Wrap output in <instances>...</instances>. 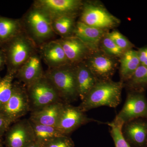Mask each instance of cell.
I'll return each instance as SVG.
<instances>
[{"mask_svg":"<svg viewBox=\"0 0 147 147\" xmlns=\"http://www.w3.org/2000/svg\"><path fill=\"white\" fill-rule=\"evenodd\" d=\"M123 83L112 80L98 82L79 107L84 113L101 106L115 108L120 103Z\"/></svg>","mask_w":147,"mask_h":147,"instance_id":"obj_1","label":"cell"},{"mask_svg":"<svg viewBox=\"0 0 147 147\" xmlns=\"http://www.w3.org/2000/svg\"><path fill=\"white\" fill-rule=\"evenodd\" d=\"M38 48L24 31L3 45L0 49L5 55L7 73L15 76L19 68L38 51Z\"/></svg>","mask_w":147,"mask_h":147,"instance_id":"obj_2","label":"cell"},{"mask_svg":"<svg viewBox=\"0 0 147 147\" xmlns=\"http://www.w3.org/2000/svg\"><path fill=\"white\" fill-rule=\"evenodd\" d=\"M24 32L38 47L53 40L55 33L50 16L40 9L32 5L21 18Z\"/></svg>","mask_w":147,"mask_h":147,"instance_id":"obj_3","label":"cell"},{"mask_svg":"<svg viewBox=\"0 0 147 147\" xmlns=\"http://www.w3.org/2000/svg\"><path fill=\"white\" fill-rule=\"evenodd\" d=\"M45 76L55 87L63 103L69 104L79 98L75 65L68 64L48 68L45 72Z\"/></svg>","mask_w":147,"mask_h":147,"instance_id":"obj_4","label":"cell"},{"mask_svg":"<svg viewBox=\"0 0 147 147\" xmlns=\"http://www.w3.org/2000/svg\"><path fill=\"white\" fill-rule=\"evenodd\" d=\"M79 15V21L106 31L117 26L120 23L119 19L103 6L93 2L83 1Z\"/></svg>","mask_w":147,"mask_h":147,"instance_id":"obj_5","label":"cell"},{"mask_svg":"<svg viewBox=\"0 0 147 147\" xmlns=\"http://www.w3.org/2000/svg\"><path fill=\"white\" fill-rule=\"evenodd\" d=\"M26 88L31 112L55 102H62L55 87L45 74Z\"/></svg>","mask_w":147,"mask_h":147,"instance_id":"obj_6","label":"cell"},{"mask_svg":"<svg viewBox=\"0 0 147 147\" xmlns=\"http://www.w3.org/2000/svg\"><path fill=\"white\" fill-rule=\"evenodd\" d=\"M30 111V102L26 88L20 82H13L11 96L8 102L0 110V115L12 123L26 115Z\"/></svg>","mask_w":147,"mask_h":147,"instance_id":"obj_7","label":"cell"},{"mask_svg":"<svg viewBox=\"0 0 147 147\" xmlns=\"http://www.w3.org/2000/svg\"><path fill=\"white\" fill-rule=\"evenodd\" d=\"M139 118L147 119V99L145 92L128 91L123 107L114 120L123 125Z\"/></svg>","mask_w":147,"mask_h":147,"instance_id":"obj_8","label":"cell"},{"mask_svg":"<svg viewBox=\"0 0 147 147\" xmlns=\"http://www.w3.org/2000/svg\"><path fill=\"white\" fill-rule=\"evenodd\" d=\"M92 122L103 123L89 117L79 106L76 107L69 103H64L56 127L63 135L68 136L80 127Z\"/></svg>","mask_w":147,"mask_h":147,"instance_id":"obj_9","label":"cell"},{"mask_svg":"<svg viewBox=\"0 0 147 147\" xmlns=\"http://www.w3.org/2000/svg\"><path fill=\"white\" fill-rule=\"evenodd\" d=\"M84 62L98 82L111 80L118 65L115 58L99 50L93 52Z\"/></svg>","mask_w":147,"mask_h":147,"instance_id":"obj_10","label":"cell"},{"mask_svg":"<svg viewBox=\"0 0 147 147\" xmlns=\"http://www.w3.org/2000/svg\"><path fill=\"white\" fill-rule=\"evenodd\" d=\"M83 3L81 0H36L32 5L43 11L52 20L61 16L76 17L80 13Z\"/></svg>","mask_w":147,"mask_h":147,"instance_id":"obj_11","label":"cell"},{"mask_svg":"<svg viewBox=\"0 0 147 147\" xmlns=\"http://www.w3.org/2000/svg\"><path fill=\"white\" fill-rule=\"evenodd\" d=\"M5 147H27L35 142L34 133L29 120H18L5 134Z\"/></svg>","mask_w":147,"mask_h":147,"instance_id":"obj_12","label":"cell"},{"mask_svg":"<svg viewBox=\"0 0 147 147\" xmlns=\"http://www.w3.org/2000/svg\"><path fill=\"white\" fill-rule=\"evenodd\" d=\"M64 51L69 64L76 65L83 62L94 51L76 36L56 39Z\"/></svg>","mask_w":147,"mask_h":147,"instance_id":"obj_13","label":"cell"},{"mask_svg":"<svg viewBox=\"0 0 147 147\" xmlns=\"http://www.w3.org/2000/svg\"><path fill=\"white\" fill-rule=\"evenodd\" d=\"M124 137L130 147H147V119H135L124 124Z\"/></svg>","mask_w":147,"mask_h":147,"instance_id":"obj_14","label":"cell"},{"mask_svg":"<svg viewBox=\"0 0 147 147\" xmlns=\"http://www.w3.org/2000/svg\"><path fill=\"white\" fill-rule=\"evenodd\" d=\"M41 59L37 52L34 53L18 69L15 78L27 87L44 76Z\"/></svg>","mask_w":147,"mask_h":147,"instance_id":"obj_15","label":"cell"},{"mask_svg":"<svg viewBox=\"0 0 147 147\" xmlns=\"http://www.w3.org/2000/svg\"><path fill=\"white\" fill-rule=\"evenodd\" d=\"M41 59L49 68H56L69 64L64 51L56 40L43 43L38 48Z\"/></svg>","mask_w":147,"mask_h":147,"instance_id":"obj_16","label":"cell"},{"mask_svg":"<svg viewBox=\"0 0 147 147\" xmlns=\"http://www.w3.org/2000/svg\"><path fill=\"white\" fill-rule=\"evenodd\" d=\"M64 103L55 102L32 111L29 120L33 123L56 127Z\"/></svg>","mask_w":147,"mask_h":147,"instance_id":"obj_17","label":"cell"},{"mask_svg":"<svg viewBox=\"0 0 147 147\" xmlns=\"http://www.w3.org/2000/svg\"><path fill=\"white\" fill-rule=\"evenodd\" d=\"M108 32L88 26L80 22H76L74 36L86 44L93 51H97L100 41Z\"/></svg>","mask_w":147,"mask_h":147,"instance_id":"obj_18","label":"cell"},{"mask_svg":"<svg viewBox=\"0 0 147 147\" xmlns=\"http://www.w3.org/2000/svg\"><path fill=\"white\" fill-rule=\"evenodd\" d=\"M75 70L78 95L82 101L98 82L84 62L75 65Z\"/></svg>","mask_w":147,"mask_h":147,"instance_id":"obj_19","label":"cell"},{"mask_svg":"<svg viewBox=\"0 0 147 147\" xmlns=\"http://www.w3.org/2000/svg\"><path fill=\"white\" fill-rule=\"evenodd\" d=\"M24 31L21 18L14 19L0 15V48Z\"/></svg>","mask_w":147,"mask_h":147,"instance_id":"obj_20","label":"cell"},{"mask_svg":"<svg viewBox=\"0 0 147 147\" xmlns=\"http://www.w3.org/2000/svg\"><path fill=\"white\" fill-rule=\"evenodd\" d=\"M120 81L124 83L134 74L140 63L137 51L131 49L125 52L120 58Z\"/></svg>","mask_w":147,"mask_h":147,"instance_id":"obj_21","label":"cell"},{"mask_svg":"<svg viewBox=\"0 0 147 147\" xmlns=\"http://www.w3.org/2000/svg\"><path fill=\"white\" fill-rule=\"evenodd\" d=\"M76 18L75 16H64L52 19V28L55 34L62 38L74 36Z\"/></svg>","mask_w":147,"mask_h":147,"instance_id":"obj_22","label":"cell"},{"mask_svg":"<svg viewBox=\"0 0 147 147\" xmlns=\"http://www.w3.org/2000/svg\"><path fill=\"white\" fill-rule=\"evenodd\" d=\"M127 91L145 92L147 88V67L140 65L134 74L123 83Z\"/></svg>","mask_w":147,"mask_h":147,"instance_id":"obj_23","label":"cell"},{"mask_svg":"<svg viewBox=\"0 0 147 147\" xmlns=\"http://www.w3.org/2000/svg\"><path fill=\"white\" fill-rule=\"evenodd\" d=\"M30 122L34 133L35 142L40 145L53 138L65 136L55 127Z\"/></svg>","mask_w":147,"mask_h":147,"instance_id":"obj_24","label":"cell"},{"mask_svg":"<svg viewBox=\"0 0 147 147\" xmlns=\"http://www.w3.org/2000/svg\"><path fill=\"white\" fill-rule=\"evenodd\" d=\"M13 74L7 73L2 78L0 77V110L8 102L12 94Z\"/></svg>","mask_w":147,"mask_h":147,"instance_id":"obj_25","label":"cell"},{"mask_svg":"<svg viewBox=\"0 0 147 147\" xmlns=\"http://www.w3.org/2000/svg\"><path fill=\"white\" fill-rule=\"evenodd\" d=\"M110 127V132L113 138L115 147H130L122 134V129L123 125L114 120L108 123Z\"/></svg>","mask_w":147,"mask_h":147,"instance_id":"obj_26","label":"cell"},{"mask_svg":"<svg viewBox=\"0 0 147 147\" xmlns=\"http://www.w3.org/2000/svg\"><path fill=\"white\" fill-rule=\"evenodd\" d=\"M107 33L103 36L100 41L99 46L101 47V51L110 57L120 58L125 52L117 46L108 36Z\"/></svg>","mask_w":147,"mask_h":147,"instance_id":"obj_27","label":"cell"},{"mask_svg":"<svg viewBox=\"0 0 147 147\" xmlns=\"http://www.w3.org/2000/svg\"><path fill=\"white\" fill-rule=\"evenodd\" d=\"M107 35L124 52L132 49L134 45L123 35L117 30L108 32Z\"/></svg>","mask_w":147,"mask_h":147,"instance_id":"obj_28","label":"cell"},{"mask_svg":"<svg viewBox=\"0 0 147 147\" xmlns=\"http://www.w3.org/2000/svg\"><path fill=\"white\" fill-rule=\"evenodd\" d=\"M40 147H74L73 140L69 136L56 137L41 144Z\"/></svg>","mask_w":147,"mask_h":147,"instance_id":"obj_29","label":"cell"},{"mask_svg":"<svg viewBox=\"0 0 147 147\" xmlns=\"http://www.w3.org/2000/svg\"><path fill=\"white\" fill-rule=\"evenodd\" d=\"M11 123L0 115V138L5 135Z\"/></svg>","mask_w":147,"mask_h":147,"instance_id":"obj_30","label":"cell"},{"mask_svg":"<svg viewBox=\"0 0 147 147\" xmlns=\"http://www.w3.org/2000/svg\"><path fill=\"white\" fill-rule=\"evenodd\" d=\"M137 53L140 64L147 67V46L139 48Z\"/></svg>","mask_w":147,"mask_h":147,"instance_id":"obj_31","label":"cell"},{"mask_svg":"<svg viewBox=\"0 0 147 147\" xmlns=\"http://www.w3.org/2000/svg\"><path fill=\"white\" fill-rule=\"evenodd\" d=\"M6 65V58L3 51L0 49V72L4 68Z\"/></svg>","mask_w":147,"mask_h":147,"instance_id":"obj_32","label":"cell"},{"mask_svg":"<svg viewBox=\"0 0 147 147\" xmlns=\"http://www.w3.org/2000/svg\"><path fill=\"white\" fill-rule=\"evenodd\" d=\"M27 147H40V146L37 142H35Z\"/></svg>","mask_w":147,"mask_h":147,"instance_id":"obj_33","label":"cell"},{"mask_svg":"<svg viewBox=\"0 0 147 147\" xmlns=\"http://www.w3.org/2000/svg\"><path fill=\"white\" fill-rule=\"evenodd\" d=\"M0 147H4V146L3 143V142L2 141L1 138H0Z\"/></svg>","mask_w":147,"mask_h":147,"instance_id":"obj_34","label":"cell"},{"mask_svg":"<svg viewBox=\"0 0 147 147\" xmlns=\"http://www.w3.org/2000/svg\"></svg>","mask_w":147,"mask_h":147,"instance_id":"obj_35","label":"cell"}]
</instances>
